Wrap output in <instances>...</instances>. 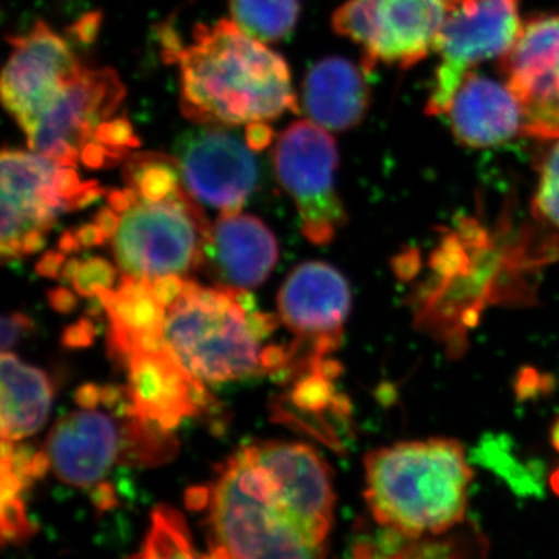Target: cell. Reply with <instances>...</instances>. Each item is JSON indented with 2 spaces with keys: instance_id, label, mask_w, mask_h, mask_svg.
<instances>
[{
  "instance_id": "obj_1",
  "label": "cell",
  "mask_w": 559,
  "mask_h": 559,
  "mask_svg": "<svg viewBox=\"0 0 559 559\" xmlns=\"http://www.w3.org/2000/svg\"><path fill=\"white\" fill-rule=\"evenodd\" d=\"M2 100L28 148L69 167H116L139 148L123 114L127 87L110 68L86 64L46 22L10 38Z\"/></svg>"
},
{
  "instance_id": "obj_2",
  "label": "cell",
  "mask_w": 559,
  "mask_h": 559,
  "mask_svg": "<svg viewBox=\"0 0 559 559\" xmlns=\"http://www.w3.org/2000/svg\"><path fill=\"white\" fill-rule=\"evenodd\" d=\"M334 503L333 469L314 448H241L209 487L207 559H325Z\"/></svg>"
},
{
  "instance_id": "obj_3",
  "label": "cell",
  "mask_w": 559,
  "mask_h": 559,
  "mask_svg": "<svg viewBox=\"0 0 559 559\" xmlns=\"http://www.w3.org/2000/svg\"><path fill=\"white\" fill-rule=\"evenodd\" d=\"M165 61L179 69L180 109L207 127H253L297 112L288 62L234 21L198 24L190 43L171 25L160 32Z\"/></svg>"
},
{
  "instance_id": "obj_4",
  "label": "cell",
  "mask_w": 559,
  "mask_h": 559,
  "mask_svg": "<svg viewBox=\"0 0 559 559\" xmlns=\"http://www.w3.org/2000/svg\"><path fill=\"white\" fill-rule=\"evenodd\" d=\"M367 506L381 527L417 540L462 524L473 480L457 440L400 441L364 459Z\"/></svg>"
},
{
  "instance_id": "obj_5",
  "label": "cell",
  "mask_w": 559,
  "mask_h": 559,
  "mask_svg": "<svg viewBox=\"0 0 559 559\" xmlns=\"http://www.w3.org/2000/svg\"><path fill=\"white\" fill-rule=\"evenodd\" d=\"M164 337L173 356L198 380L218 384L266 374L248 311L229 285L205 288L187 280L168 307Z\"/></svg>"
},
{
  "instance_id": "obj_6",
  "label": "cell",
  "mask_w": 559,
  "mask_h": 559,
  "mask_svg": "<svg viewBox=\"0 0 559 559\" xmlns=\"http://www.w3.org/2000/svg\"><path fill=\"white\" fill-rule=\"evenodd\" d=\"M51 471L66 485L92 488L117 465H165L179 452L171 430L142 417L112 418L95 409L72 412L46 440Z\"/></svg>"
},
{
  "instance_id": "obj_7",
  "label": "cell",
  "mask_w": 559,
  "mask_h": 559,
  "mask_svg": "<svg viewBox=\"0 0 559 559\" xmlns=\"http://www.w3.org/2000/svg\"><path fill=\"white\" fill-rule=\"evenodd\" d=\"M130 207L112 238L121 275L153 280L183 275L204 261L212 224L187 187L165 200H146L134 187Z\"/></svg>"
},
{
  "instance_id": "obj_8",
  "label": "cell",
  "mask_w": 559,
  "mask_h": 559,
  "mask_svg": "<svg viewBox=\"0 0 559 559\" xmlns=\"http://www.w3.org/2000/svg\"><path fill=\"white\" fill-rule=\"evenodd\" d=\"M2 260L21 259L22 238L32 230L49 234L64 212L90 207L105 197L97 180H83L76 167L35 151L5 148L0 159Z\"/></svg>"
},
{
  "instance_id": "obj_9",
  "label": "cell",
  "mask_w": 559,
  "mask_h": 559,
  "mask_svg": "<svg viewBox=\"0 0 559 559\" xmlns=\"http://www.w3.org/2000/svg\"><path fill=\"white\" fill-rule=\"evenodd\" d=\"M460 0H348L333 16L337 35L362 50L367 73L378 64L411 69L436 53Z\"/></svg>"
},
{
  "instance_id": "obj_10",
  "label": "cell",
  "mask_w": 559,
  "mask_h": 559,
  "mask_svg": "<svg viewBox=\"0 0 559 559\" xmlns=\"http://www.w3.org/2000/svg\"><path fill=\"white\" fill-rule=\"evenodd\" d=\"M337 165L336 140L314 121H296L275 143V175L296 202L301 234L312 245H330L348 221L336 189Z\"/></svg>"
},
{
  "instance_id": "obj_11",
  "label": "cell",
  "mask_w": 559,
  "mask_h": 559,
  "mask_svg": "<svg viewBox=\"0 0 559 559\" xmlns=\"http://www.w3.org/2000/svg\"><path fill=\"white\" fill-rule=\"evenodd\" d=\"M521 0H460L437 43L439 66L426 112L444 116L460 84L485 61L502 60L520 39Z\"/></svg>"
},
{
  "instance_id": "obj_12",
  "label": "cell",
  "mask_w": 559,
  "mask_h": 559,
  "mask_svg": "<svg viewBox=\"0 0 559 559\" xmlns=\"http://www.w3.org/2000/svg\"><path fill=\"white\" fill-rule=\"evenodd\" d=\"M176 160L194 200L223 213H238L259 187L260 171L248 142L221 127L183 132Z\"/></svg>"
},
{
  "instance_id": "obj_13",
  "label": "cell",
  "mask_w": 559,
  "mask_h": 559,
  "mask_svg": "<svg viewBox=\"0 0 559 559\" xmlns=\"http://www.w3.org/2000/svg\"><path fill=\"white\" fill-rule=\"evenodd\" d=\"M502 79L525 112V138H559V10L525 22L500 60Z\"/></svg>"
},
{
  "instance_id": "obj_14",
  "label": "cell",
  "mask_w": 559,
  "mask_h": 559,
  "mask_svg": "<svg viewBox=\"0 0 559 559\" xmlns=\"http://www.w3.org/2000/svg\"><path fill=\"white\" fill-rule=\"evenodd\" d=\"M127 399L132 417L153 419L175 430L186 417L218 406L201 380L194 378L167 345L157 352H132L127 360Z\"/></svg>"
},
{
  "instance_id": "obj_15",
  "label": "cell",
  "mask_w": 559,
  "mask_h": 559,
  "mask_svg": "<svg viewBox=\"0 0 559 559\" xmlns=\"http://www.w3.org/2000/svg\"><path fill=\"white\" fill-rule=\"evenodd\" d=\"M277 304L282 322L297 336L342 341L352 310V289L336 267L307 261L285 280Z\"/></svg>"
},
{
  "instance_id": "obj_16",
  "label": "cell",
  "mask_w": 559,
  "mask_h": 559,
  "mask_svg": "<svg viewBox=\"0 0 559 559\" xmlns=\"http://www.w3.org/2000/svg\"><path fill=\"white\" fill-rule=\"evenodd\" d=\"M454 138L469 148H491L525 135V112L506 80L469 72L444 114Z\"/></svg>"
},
{
  "instance_id": "obj_17",
  "label": "cell",
  "mask_w": 559,
  "mask_h": 559,
  "mask_svg": "<svg viewBox=\"0 0 559 559\" xmlns=\"http://www.w3.org/2000/svg\"><path fill=\"white\" fill-rule=\"evenodd\" d=\"M212 260L227 285L252 289L263 285L278 260V245L263 221L242 213H223L204 246V261Z\"/></svg>"
},
{
  "instance_id": "obj_18",
  "label": "cell",
  "mask_w": 559,
  "mask_h": 559,
  "mask_svg": "<svg viewBox=\"0 0 559 559\" xmlns=\"http://www.w3.org/2000/svg\"><path fill=\"white\" fill-rule=\"evenodd\" d=\"M367 70L341 57L312 66L304 81L305 110L323 130L347 131L360 123L370 103Z\"/></svg>"
},
{
  "instance_id": "obj_19",
  "label": "cell",
  "mask_w": 559,
  "mask_h": 559,
  "mask_svg": "<svg viewBox=\"0 0 559 559\" xmlns=\"http://www.w3.org/2000/svg\"><path fill=\"white\" fill-rule=\"evenodd\" d=\"M98 299L109 318L108 349L114 362L127 366L135 341L164 336L167 307L154 293L151 280L121 275L117 289H100Z\"/></svg>"
},
{
  "instance_id": "obj_20",
  "label": "cell",
  "mask_w": 559,
  "mask_h": 559,
  "mask_svg": "<svg viewBox=\"0 0 559 559\" xmlns=\"http://www.w3.org/2000/svg\"><path fill=\"white\" fill-rule=\"evenodd\" d=\"M0 433L3 440L20 441L44 428L53 403V384L38 367L22 362L13 353L0 358Z\"/></svg>"
},
{
  "instance_id": "obj_21",
  "label": "cell",
  "mask_w": 559,
  "mask_h": 559,
  "mask_svg": "<svg viewBox=\"0 0 559 559\" xmlns=\"http://www.w3.org/2000/svg\"><path fill=\"white\" fill-rule=\"evenodd\" d=\"M231 21L260 43L286 38L299 20V0H229Z\"/></svg>"
},
{
  "instance_id": "obj_22",
  "label": "cell",
  "mask_w": 559,
  "mask_h": 559,
  "mask_svg": "<svg viewBox=\"0 0 559 559\" xmlns=\"http://www.w3.org/2000/svg\"><path fill=\"white\" fill-rule=\"evenodd\" d=\"M128 559H205L194 550L186 520L178 510L159 506L151 513L142 550Z\"/></svg>"
},
{
  "instance_id": "obj_23",
  "label": "cell",
  "mask_w": 559,
  "mask_h": 559,
  "mask_svg": "<svg viewBox=\"0 0 559 559\" xmlns=\"http://www.w3.org/2000/svg\"><path fill=\"white\" fill-rule=\"evenodd\" d=\"M288 401L296 411L318 415L331 409L337 415H348L347 396L337 395L333 381L319 371L304 374L290 390Z\"/></svg>"
},
{
  "instance_id": "obj_24",
  "label": "cell",
  "mask_w": 559,
  "mask_h": 559,
  "mask_svg": "<svg viewBox=\"0 0 559 559\" xmlns=\"http://www.w3.org/2000/svg\"><path fill=\"white\" fill-rule=\"evenodd\" d=\"M546 143L549 146L540 156L532 209L536 219L559 229V138Z\"/></svg>"
},
{
  "instance_id": "obj_25",
  "label": "cell",
  "mask_w": 559,
  "mask_h": 559,
  "mask_svg": "<svg viewBox=\"0 0 559 559\" xmlns=\"http://www.w3.org/2000/svg\"><path fill=\"white\" fill-rule=\"evenodd\" d=\"M477 455H479V462L500 474L521 495H535L538 491L540 487L538 476L533 474L532 469L520 465L503 440L484 439Z\"/></svg>"
},
{
  "instance_id": "obj_26",
  "label": "cell",
  "mask_w": 559,
  "mask_h": 559,
  "mask_svg": "<svg viewBox=\"0 0 559 559\" xmlns=\"http://www.w3.org/2000/svg\"><path fill=\"white\" fill-rule=\"evenodd\" d=\"M117 271L108 260L100 257L81 263L79 272L72 278L73 288L84 299H94L100 289H114L116 285Z\"/></svg>"
},
{
  "instance_id": "obj_27",
  "label": "cell",
  "mask_w": 559,
  "mask_h": 559,
  "mask_svg": "<svg viewBox=\"0 0 559 559\" xmlns=\"http://www.w3.org/2000/svg\"><path fill=\"white\" fill-rule=\"evenodd\" d=\"M35 322L22 312H11L2 318V331H0V347L3 352L14 347L27 334L35 331Z\"/></svg>"
},
{
  "instance_id": "obj_28",
  "label": "cell",
  "mask_w": 559,
  "mask_h": 559,
  "mask_svg": "<svg viewBox=\"0 0 559 559\" xmlns=\"http://www.w3.org/2000/svg\"><path fill=\"white\" fill-rule=\"evenodd\" d=\"M95 336H97V329L94 323L83 318L62 331L61 344L69 349L87 348L94 344Z\"/></svg>"
},
{
  "instance_id": "obj_29",
  "label": "cell",
  "mask_w": 559,
  "mask_h": 559,
  "mask_svg": "<svg viewBox=\"0 0 559 559\" xmlns=\"http://www.w3.org/2000/svg\"><path fill=\"white\" fill-rule=\"evenodd\" d=\"M183 285H186V282L179 275H165V277L153 280L154 293H156L157 299L167 308L178 300Z\"/></svg>"
},
{
  "instance_id": "obj_30",
  "label": "cell",
  "mask_w": 559,
  "mask_h": 559,
  "mask_svg": "<svg viewBox=\"0 0 559 559\" xmlns=\"http://www.w3.org/2000/svg\"><path fill=\"white\" fill-rule=\"evenodd\" d=\"M248 322L253 336L259 341H263L278 329L282 318L271 314V312L253 311L249 312Z\"/></svg>"
},
{
  "instance_id": "obj_31",
  "label": "cell",
  "mask_w": 559,
  "mask_h": 559,
  "mask_svg": "<svg viewBox=\"0 0 559 559\" xmlns=\"http://www.w3.org/2000/svg\"><path fill=\"white\" fill-rule=\"evenodd\" d=\"M260 359L266 374L272 377L275 371L282 370L288 364V348L282 345H267L261 349Z\"/></svg>"
},
{
  "instance_id": "obj_32",
  "label": "cell",
  "mask_w": 559,
  "mask_h": 559,
  "mask_svg": "<svg viewBox=\"0 0 559 559\" xmlns=\"http://www.w3.org/2000/svg\"><path fill=\"white\" fill-rule=\"evenodd\" d=\"M64 263L66 255L61 250H49V252L40 257L38 264H36V272H38L40 277L60 278Z\"/></svg>"
},
{
  "instance_id": "obj_33",
  "label": "cell",
  "mask_w": 559,
  "mask_h": 559,
  "mask_svg": "<svg viewBox=\"0 0 559 559\" xmlns=\"http://www.w3.org/2000/svg\"><path fill=\"white\" fill-rule=\"evenodd\" d=\"M47 297H49L50 307L53 308L55 311L61 312V314H69V312L75 310L76 305H79L75 294L64 288V286L49 290Z\"/></svg>"
},
{
  "instance_id": "obj_34",
  "label": "cell",
  "mask_w": 559,
  "mask_h": 559,
  "mask_svg": "<svg viewBox=\"0 0 559 559\" xmlns=\"http://www.w3.org/2000/svg\"><path fill=\"white\" fill-rule=\"evenodd\" d=\"M92 223L102 230V234L105 235L106 240H112L116 237L117 230H119L120 226V215L117 212H114L109 205L103 207L100 212L95 215L94 221Z\"/></svg>"
},
{
  "instance_id": "obj_35",
  "label": "cell",
  "mask_w": 559,
  "mask_h": 559,
  "mask_svg": "<svg viewBox=\"0 0 559 559\" xmlns=\"http://www.w3.org/2000/svg\"><path fill=\"white\" fill-rule=\"evenodd\" d=\"M272 140H274V132L267 124H253V127L246 128V142L253 151L267 148Z\"/></svg>"
},
{
  "instance_id": "obj_36",
  "label": "cell",
  "mask_w": 559,
  "mask_h": 559,
  "mask_svg": "<svg viewBox=\"0 0 559 559\" xmlns=\"http://www.w3.org/2000/svg\"><path fill=\"white\" fill-rule=\"evenodd\" d=\"M75 403L81 409H97L98 404H102L100 385L92 384V382L81 385L75 392Z\"/></svg>"
},
{
  "instance_id": "obj_37",
  "label": "cell",
  "mask_w": 559,
  "mask_h": 559,
  "mask_svg": "<svg viewBox=\"0 0 559 559\" xmlns=\"http://www.w3.org/2000/svg\"><path fill=\"white\" fill-rule=\"evenodd\" d=\"M75 235L79 238L81 248L84 249L98 248V246L105 245L106 241L105 235L102 234V230L94 223L84 224V226L75 230Z\"/></svg>"
},
{
  "instance_id": "obj_38",
  "label": "cell",
  "mask_w": 559,
  "mask_h": 559,
  "mask_svg": "<svg viewBox=\"0 0 559 559\" xmlns=\"http://www.w3.org/2000/svg\"><path fill=\"white\" fill-rule=\"evenodd\" d=\"M92 500H94L95 506L100 510H108L110 507L116 506V498H114L112 487L106 481H102V484L95 485L94 489H92Z\"/></svg>"
},
{
  "instance_id": "obj_39",
  "label": "cell",
  "mask_w": 559,
  "mask_h": 559,
  "mask_svg": "<svg viewBox=\"0 0 559 559\" xmlns=\"http://www.w3.org/2000/svg\"><path fill=\"white\" fill-rule=\"evenodd\" d=\"M46 235L40 230H32L22 238V257L39 252L46 246Z\"/></svg>"
},
{
  "instance_id": "obj_40",
  "label": "cell",
  "mask_w": 559,
  "mask_h": 559,
  "mask_svg": "<svg viewBox=\"0 0 559 559\" xmlns=\"http://www.w3.org/2000/svg\"><path fill=\"white\" fill-rule=\"evenodd\" d=\"M127 400V389L119 388V385H103L102 388V404L103 406L112 409L119 406L121 401Z\"/></svg>"
},
{
  "instance_id": "obj_41",
  "label": "cell",
  "mask_w": 559,
  "mask_h": 559,
  "mask_svg": "<svg viewBox=\"0 0 559 559\" xmlns=\"http://www.w3.org/2000/svg\"><path fill=\"white\" fill-rule=\"evenodd\" d=\"M80 249L81 246L75 231L66 230L64 234L61 235L60 241H58V250H61L64 255H70V253L76 252V250Z\"/></svg>"
},
{
  "instance_id": "obj_42",
  "label": "cell",
  "mask_w": 559,
  "mask_h": 559,
  "mask_svg": "<svg viewBox=\"0 0 559 559\" xmlns=\"http://www.w3.org/2000/svg\"><path fill=\"white\" fill-rule=\"evenodd\" d=\"M81 263L83 261L76 259H70L66 261L64 266H62L61 277L68 280V282H72V278L75 277L76 272H79Z\"/></svg>"
},
{
  "instance_id": "obj_43",
  "label": "cell",
  "mask_w": 559,
  "mask_h": 559,
  "mask_svg": "<svg viewBox=\"0 0 559 559\" xmlns=\"http://www.w3.org/2000/svg\"><path fill=\"white\" fill-rule=\"evenodd\" d=\"M550 443L554 450L559 452V415L555 418L554 425L550 428Z\"/></svg>"
},
{
  "instance_id": "obj_44",
  "label": "cell",
  "mask_w": 559,
  "mask_h": 559,
  "mask_svg": "<svg viewBox=\"0 0 559 559\" xmlns=\"http://www.w3.org/2000/svg\"><path fill=\"white\" fill-rule=\"evenodd\" d=\"M549 481L550 488L554 489L555 495L559 496V466L551 473Z\"/></svg>"
}]
</instances>
